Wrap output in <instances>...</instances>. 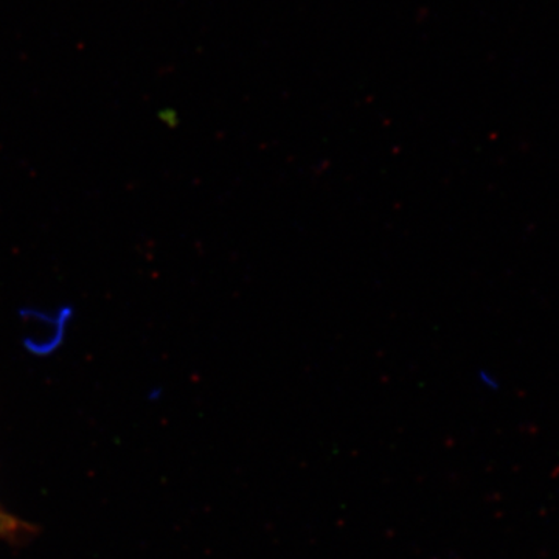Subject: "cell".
Segmentation results:
<instances>
[{
  "instance_id": "6da1fadb",
  "label": "cell",
  "mask_w": 559,
  "mask_h": 559,
  "mask_svg": "<svg viewBox=\"0 0 559 559\" xmlns=\"http://www.w3.org/2000/svg\"><path fill=\"white\" fill-rule=\"evenodd\" d=\"M25 530H27V525L24 522L14 518L13 514L7 513L0 507V538H14V536L22 535Z\"/></svg>"
}]
</instances>
